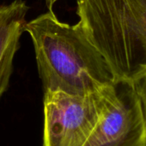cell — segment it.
Here are the masks:
<instances>
[{"label":"cell","instance_id":"4","mask_svg":"<svg viewBox=\"0 0 146 146\" xmlns=\"http://www.w3.org/2000/svg\"><path fill=\"white\" fill-rule=\"evenodd\" d=\"M108 85L84 95L44 92L43 146L84 145L104 111Z\"/></svg>","mask_w":146,"mask_h":146},{"label":"cell","instance_id":"3","mask_svg":"<svg viewBox=\"0 0 146 146\" xmlns=\"http://www.w3.org/2000/svg\"><path fill=\"white\" fill-rule=\"evenodd\" d=\"M83 146H146V77L107 86L104 111Z\"/></svg>","mask_w":146,"mask_h":146},{"label":"cell","instance_id":"6","mask_svg":"<svg viewBox=\"0 0 146 146\" xmlns=\"http://www.w3.org/2000/svg\"><path fill=\"white\" fill-rule=\"evenodd\" d=\"M57 1H59V0H45V3H46L47 7L49 8V9H51V8L54 5V3L56 2H57Z\"/></svg>","mask_w":146,"mask_h":146},{"label":"cell","instance_id":"1","mask_svg":"<svg viewBox=\"0 0 146 146\" xmlns=\"http://www.w3.org/2000/svg\"><path fill=\"white\" fill-rule=\"evenodd\" d=\"M25 31L33 44L44 92L84 95L114 81L107 63L79 22H62L50 9L27 22Z\"/></svg>","mask_w":146,"mask_h":146},{"label":"cell","instance_id":"5","mask_svg":"<svg viewBox=\"0 0 146 146\" xmlns=\"http://www.w3.org/2000/svg\"><path fill=\"white\" fill-rule=\"evenodd\" d=\"M29 7L23 0L0 5V98L7 90L13 70V61L25 31Z\"/></svg>","mask_w":146,"mask_h":146},{"label":"cell","instance_id":"2","mask_svg":"<svg viewBox=\"0 0 146 146\" xmlns=\"http://www.w3.org/2000/svg\"><path fill=\"white\" fill-rule=\"evenodd\" d=\"M77 15L114 80L146 77V0H78Z\"/></svg>","mask_w":146,"mask_h":146}]
</instances>
